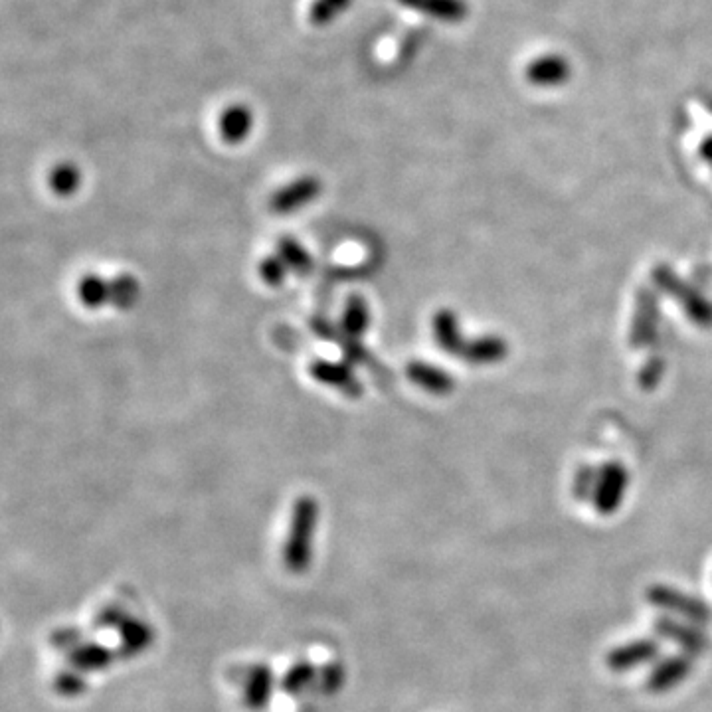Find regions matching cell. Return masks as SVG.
Masks as SVG:
<instances>
[{
    "instance_id": "5",
    "label": "cell",
    "mask_w": 712,
    "mask_h": 712,
    "mask_svg": "<svg viewBox=\"0 0 712 712\" xmlns=\"http://www.w3.org/2000/svg\"><path fill=\"white\" fill-rule=\"evenodd\" d=\"M309 374L313 376V380L337 388L339 392H343V396L358 400L364 394V386L360 384V380L356 378L353 364L349 362H335V360H327V358H315L309 362Z\"/></svg>"
},
{
    "instance_id": "1",
    "label": "cell",
    "mask_w": 712,
    "mask_h": 712,
    "mask_svg": "<svg viewBox=\"0 0 712 712\" xmlns=\"http://www.w3.org/2000/svg\"><path fill=\"white\" fill-rule=\"evenodd\" d=\"M319 519V505L313 497H299L291 515V529L283 546V562L291 572H303L311 560V538Z\"/></svg>"
},
{
    "instance_id": "4",
    "label": "cell",
    "mask_w": 712,
    "mask_h": 712,
    "mask_svg": "<svg viewBox=\"0 0 712 712\" xmlns=\"http://www.w3.org/2000/svg\"><path fill=\"white\" fill-rule=\"evenodd\" d=\"M693 667H695L693 657L687 653H677V655L659 659L653 665V669L647 673L645 689L651 695H665V693L677 689L679 685H683L691 677Z\"/></svg>"
},
{
    "instance_id": "16",
    "label": "cell",
    "mask_w": 712,
    "mask_h": 712,
    "mask_svg": "<svg viewBox=\"0 0 712 712\" xmlns=\"http://www.w3.org/2000/svg\"><path fill=\"white\" fill-rule=\"evenodd\" d=\"M400 2L436 14L438 18H457V14H461V6L457 0H400Z\"/></svg>"
},
{
    "instance_id": "10",
    "label": "cell",
    "mask_w": 712,
    "mask_h": 712,
    "mask_svg": "<svg viewBox=\"0 0 712 712\" xmlns=\"http://www.w3.org/2000/svg\"><path fill=\"white\" fill-rule=\"evenodd\" d=\"M78 297L84 307L99 309L111 303V281L103 279L101 275L88 273L78 283Z\"/></svg>"
},
{
    "instance_id": "11",
    "label": "cell",
    "mask_w": 712,
    "mask_h": 712,
    "mask_svg": "<svg viewBox=\"0 0 712 712\" xmlns=\"http://www.w3.org/2000/svg\"><path fill=\"white\" fill-rule=\"evenodd\" d=\"M277 254L287 264L289 271H293L297 275H309L313 271L311 254L297 240H293L289 236H283L277 242Z\"/></svg>"
},
{
    "instance_id": "12",
    "label": "cell",
    "mask_w": 712,
    "mask_h": 712,
    "mask_svg": "<svg viewBox=\"0 0 712 712\" xmlns=\"http://www.w3.org/2000/svg\"><path fill=\"white\" fill-rule=\"evenodd\" d=\"M48 182H50V188H52V192L56 196L68 198V196L76 194V190L80 188L82 173L74 163H60V165H56L52 169Z\"/></svg>"
},
{
    "instance_id": "22",
    "label": "cell",
    "mask_w": 712,
    "mask_h": 712,
    "mask_svg": "<svg viewBox=\"0 0 712 712\" xmlns=\"http://www.w3.org/2000/svg\"><path fill=\"white\" fill-rule=\"evenodd\" d=\"M311 677H313V669L307 665H299V667L291 669L285 687H287V691H299L307 685V681H311Z\"/></svg>"
},
{
    "instance_id": "19",
    "label": "cell",
    "mask_w": 712,
    "mask_h": 712,
    "mask_svg": "<svg viewBox=\"0 0 712 712\" xmlns=\"http://www.w3.org/2000/svg\"><path fill=\"white\" fill-rule=\"evenodd\" d=\"M111 659V653L105 651L103 647H84V649H78L74 655H72V661L76 663V667H82V669H99L103 667L107 661Z\"/></svg>"
},
{
    "instance_id": "18",
    "label": "cell",
    "mask_w": 712,
    "mask_h": 712,
    "mask_svg": "<svg viewBox=\"0 0 712 712\" xmlns=\"http://www.w3.org/2000/svg\"><path fill=\"white\" fill-rule=\"evenodd\" d=\"M287 273H289V267L279 258V254L267 256L260 264V277L269 287H279L287 279Z\"/></svg>"
},
{
    "instance_id": "2",
    "label": "cell",
    "mask_w": 712,
    "mask_h": 712,
    "mask_svg": "<svg viewBox=\"0 0 712 712\" xmlns=\"http://www.w3.org/2000/svg\"><path fill=\"white\" fill-rule=\"evenodd\" d=\"M647 604L661 610L665 616L685 622L707 625L712 622V608L703 600L669 584H653L645 592Z\"/></svg>"
},
{
    "instance_id": "3",
    "label": "cell",
    "mask_w": 712,
    "mask_h": 712,
    "mask_svg": "<svg viewBox=\"0 0 712 712\" xmlns=\"http://www.w3.org/2000/svg\"><path fill=\"white\" fill-rule=\"evenodd\" d=\"M653 629L657 635L677 643L683 649L681 653H687L691 657H699V655L707 653L711 647L709 635L705 633L703 625H697V623L685 622V620L671 618V616L663 614L653 622Z\"/></svg>"
},
{
    "instance_id": "13",
    "label": "cell",
    "mask_w": 712,
    "mask_h": 712,
    "mask_svg": "<svg viewBox=\"0 0 712 712\" xmlns=\"http://www.w3.org/2000/svg\"><path fill=\"white\" fill-rule=\"evenodd\" d=\"M137 297H139V281L133 275L123 273L111 281V305H115L117 309H131Z\"/></svg>"
},
{
    "instance_id": "6",
    "label": "cell",
    "mask_w": 712,
    "mask_h": 712,
    "mask_svg": "<svg viewBox=\"0 0 712 712\" xmlns=\"http://www.w3.org/2000/svg\"><path fill=\"white\" fill-rule=\"evenodd\" d=\"M659 653H661V645L657 639L641 637L614 647L606 655V665L614 673H627L657 661Z\"/></svg>"
},
{
    "instance_id": "21",
    "label": "cell",
    "mask_w": 712,
    "mask_h": 712,
    "mask_svg": "<svg viewBox=\"0 0 712 712\" xmlns=\"http://www.w3.org/2000/svg\"><path fill=\"white\" fill-rule=\"evenodd\" d=\"M125 631H129V633H123V645L129 649L141 651V647H145L151 641V631L143 623H129L125 627Z\"/></svg>"
},
{
    "instance_id": "14",
    "label": "cell",
    "mask_w": 712,
    "mask_h": 712,
    "mask_svg": "<svg viewBox=\"0 0 712 712\" xmlns=\"http://www.w3.org/2000/svg\"><path fill=\"white\" fill-rule=\"evenodd\" d=\"M351 0H313L309 6V20L315 26H325L333 22L343 10H347Z\"/></svg>"
},
{
    "instance_id": "20",
    "label": "cell",
    "mask_w": 712,
    "mask_h": 712,
    "mask_svg": "<svg viewBox=\"0 0 712 712\" xmlns=\"http://www.w3.org/2000/svg\"><path fill=\"white\" fill-rule=\"evenodd\" d=\"M408 374L412 380H416L418 384L426 386V388H432V390H442L445 386L444 376L436 370H432L430 366H424V364H412L408 368Z\"/></svg>"
},
{
    "instance_id": "7",
    "label": "cell",
    "mask_w": 712,
    "mask_h": 712,
    "mask_svg": "<svg viewBox=\"0 0 712 712\" xmlns=\"http://www.w3.org/2000/svg\"><path fill=\"white\" fill-rule=\"evenodd\" d=\"M321 188L323 184L317 177L297 178L287 186H281L269 198V208L275 214H293L313 202L321 194Z\"/></svg>"
},
{
    "instance_id": "8",
    "label": "cell",
    "mask_w": 712,
    "mask_h": 712,
    "mask_svg": "<svg viewBox=\"0 0 712 712\" xmlns=\"http://www.w3.org/2000/svg\"><path fill=\"white\" fill-rule=\"evenodd\" d=\"M252 127H254V113L250 111L248 105L242 103L226 107L218 119L220 137L230 145L242 143L252 133Z\"/></svg>"
},
{
    "instance_id": "15",
    "label": "cell",
    "mask_w": 712,
    "mask_h": 712,
    "mask_svg": "<svg viewBox=\"0 0 712 712\" xmlns=\"http://www.w3.org/2000/svg\"><path fill=\"white\" fill-rule=\"evenodd\" d=\"M271 691V673L266 667H258L252 673V679L248 683L246 689V701L250 707H264L267 701V695Z\"/></svg>"
},
{
    "instance_id": "17",
    "label": "cell",
    "mask_w": 712,
    "mask_h": 712,
    "mask_svg": "<svg viewBox=\"0 0 712 712\" xmlns=\"http://www.w3.org/2000/svg\"><path fill=\"white\" fill-rule=\"evenodd\" d=\"M335 343L341 345V353H343L345 362H349V364H366V366H372V358L368 355L366 347L360 343V339L349 337V335H345V333L341 331L339 337L335 339Z\"/></svg>"
},
{
    "instance_id": "9",
    "label": "cell",
    "mask_w": 712,
    "mask_h": 712,
    "mask_svg": "<svg viewBox=\"0 0 712 712\" xmlns=\"http://www.w3.org/2000/svg\"><path fill=\"white\" fill-rule=\"evenodd\" d=\"M370 325V309L368 303L360 295H351L345 303L341 317V331L349 337L360 339L368 331Z\"/></svg>"
}]
</instances>
